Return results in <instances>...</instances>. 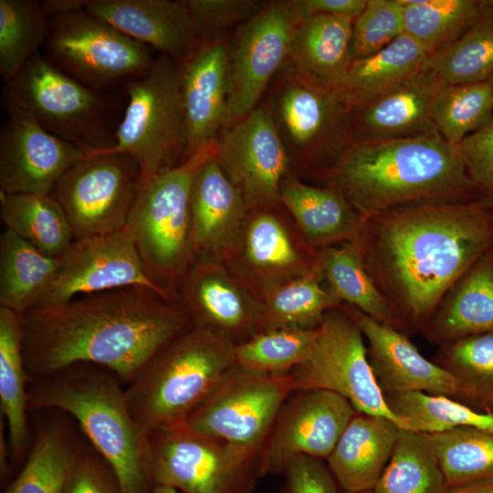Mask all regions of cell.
I'll use <instances>...</instances> for the list:
<instances>
[{
	"instance_id": "1",
	"label": "cell",
	"mask_w": 493,
	"mask_h": 493,
	"mask_svg": "<svg viewBox=\"0 0 493 493\" xmlns=\"http://www.w3.org/2000/svg\"><path fill=\"white\" fill-rule=\"evenodd\" d=\"M353 242L399 330L421 332L448 290L493 247V209L478 197L405 205L367 216Z\"/></svg>"
},
{
	"instance_id": "2",
	"label": "cell",
	"mask_w": 493,
	"mask_h": 493,
	"mask_svg": "<svg viewBox=\"0 0 493 493\" xmlns=\"http://www.w3.org/2000/svg\"><path fill=\"white\" fill-rule=\"evenodd\" d=\"M190 322L180 301L139 286L33 308L23 314L26 370L32 381L89 362L110 370L126 386Z\"/></svg>"
},
{
	"instance_id": "3",
	"label": "cell",
	"mask_w": 493,
	"mask_h": 493,
	"mask_svg": "<svg viewBox=\"0 0 493 493\" xmlns=\"http://www.w3.org/2000/svg\"><path fill=\"white\" fill-rule=\"evenodd\" d=\"M313 176L341 192L365 217L405 205L476 194L458 146L437 132L354 142Z\"/></svg>"
},
{
	"instance_id": "4",
	"label": "cell",
	"mask_w": 493,
	"mask_h": 493,
	"mask_svg": "<svg viewBox=\"0 0 493 493\" xmlns=\"http://www.w3.org/2000/svg\"><path fill=\"white\" fill-rule=\"evenodd\" d=\"M28 411L70 415L114 471L123 493H152L148 434L133 418L125 385L110 370L78 362L27 385Z\"/></svg>"
},
{
	"instance_id": "5",
	"label": "cell",
	"mask_w": 493,
	"mask_h": 493,
	"mask_svg": "<svg viewBox=\"0 0 493 493\" xmlns=\"http://www.w3.org/2000/svg\"><path fill=\"white\" fill-rule=\"evenodd\" d=\"M236 343L190 324L125 386L129 409L150 432L184 422L236 368Z\"/></svg>"
},
{
	"instance_id": "6",
	"label": "cell",
	"mask_w": 493,
	"mask_h": 493,
	"mask_svg": "<svg viewBox=\"0 0 493 493\" xmlns=\"http://www.w3.org/2000/svg\"><path fill=\"white\" fill-rule=\"evenodd\" d=\"M260 103L270 114L297 175L326 169L354 142L351 109L339 90L288 59Z\"/></svg>"
},
{
	"instance_id": "7",
	"label": "cell",
	"mask_w": 493,
	"mask_h": 493,
	"mask_svg": "<svg viewBox=\"0 0 493 493\" xmlns=\"http://www.w3.org/2000/svg\"><path fill=\"white\" fill-rule=\"evenodd\" d=\"M214 152L213 143L142 181L127 223L150 278L177 299L178 287L194 264L190 247L192 184L199 166Z\"/></svg>"
},
{
	"instance_id": "8",
	"label": "cell",
	"mask_w": 493,
	"mask_h": 493,
	"mask_svg": "<svg viewBox=\"0 0 493 493\" xmlns=\"http://www.w3.org/2000/svg\"><path fill=\"white\" fill-rule=\"evenodd\" d=\"M3 95L5 108L29 114L47 131L88 153L114 143L109 98L69 76L46 56L36 54L5 83Z\"/></svg>"
},
{
	"instance_id": "9",
	"label": "cell",
	"mask_w": 493,
	"mask_h": 493,
	"mask_svg": "<svg viewBox=\"0 0 493 493\" xmlns=\"http://www.w3.org/2000/svg\"><path fill=\"white\" fill-rule=\"evenodd\" d=\"M180 82L181 63L161 54L146 75L124 88L128 103L112 147L93 152L131 155L142 181L184 161L187 140Z\"/></svg>"
},
{
	"instance_id": "10",
	"label": "cell",
	"mask_w": 493,
	"mask_h": 493,
	"mask_svg": "<svg viewBox=\"0 0 493 493\" xmlns=\"http://www.w3.org/2000/svg\"><path fill=\"white\" fill-rule=\"evenodd\" d=\"M153 486L182 493H251L261 477L257 456L185 422L148 434Z\"/></svg>"
},
{
	"instance_id": "11",
	"label": "cell",
	"mask_w": 493,
	"mask_h": 493,
	"mask_svg": "<svg viewBox=\"0 0 493 493\" xmlns=\"http://www.w3.org/2000/svg\"><path fill=\"white\" fill-rule=\"evenodd\" d=\"M45 46L50 61L99 91L125 88L146 75L155 62L147 46L85 9L49 16Z\"/></svg>"
},
{
	"instance_id": "12",
	"label": "cell",
	"mask_w": 493,
	"mask_h": 493,
	"mask_svg": "<svg viewBox=\"0 0 493 493\" xmlns=\"http://www.w3.org/2000/svg\"><path fill=\"white\" fill-rule=\"evenodd\" d=\"M364 341L358 325L341 307L329 310L318 326L309 356L289 372L295 391H330L347 399L358 412L385 417L400 429L413 430L387 405Z\"/></svg>"
},
{
	"instance_id": "13",
	"label": "cell",
	"mask_w": 493,
	"mask_h": 493,
	"mask_svg": "<svg viewBox=\"0 0 493 493\" xmlns=\"http://www.w3.org/2000/svg\"><path fill=\"white\" fill-rule=\"evenodd\" d=\"M304 17L299 0L264 1L252 17L230 32L224 126L236 122L260 104L288 59L295 30Z\"/></svg>"
},
{
	"instance_id": "14",
	"label": "cell",
	"mask_w": 493,
	"mask_h": 493,
	"mask_svg": "<svg viewBox=\"0 0 493 493\" xmlns=\"http://www.w3.org/2000/svg\"><path fill=\"white\" fill-rule=\"evenodd\" d=\"M295 392L287 373L237 368L184 421L259 458L277 415Z\"/></svg>"
},
{
	"instance_id": "15",
	"label": "cell",
	"mask_w": 493,
	"mask_h": 493,
	"mask_svg": "<svg viewBox=\"0 0 493 493\" xmlns=\"http://www.w3.org/2000/svg\"><path fill=\"white\" fill-rule=\"evenodd\" d=\"M141 183L140 167L131 155L91 152L65 173L51 194L75 239H80L127 226Z\"/></svg>"
},
{
	"instance_id": "16",
	"label": "cell",
	"mask_w": 493,
	"mask_h": 493,
	"mask_svg": "<svg viewBox=\"0 0 493 493\" xmlns=\"http://www.w3.org/2000/svg\"><path fill=\"white\" fill-rule=\"evenodd\" d=\"M259 299L318 268V250L303 238L281 203L249 208L241 234L223 262Z\"/></svg>"
},
{
	"instance_id": "17",
	"label": "cell",
	"mask_w": 493,
	"mask_h": 493,
	"mask_svg": "<svg viewBox=\"0 0 493 493\" xmlns=\"http://www.w3.org/2000/svg\"><path fill=\"white\" fill-rule=\"evenodd\" d=\"M215 156L249 208L280 202L285 178L293 173L285 145L267 110L260 103L218 132Z\"/></svg>"
},
{
	"instance_id": "18",
	"label": "cell",
	"mask_w": 493,
	"mask_h": 493,
	"mask_svg": "<svg viewBox=\"0 0 493 493\" xmlns=\"http://www.w3.org/2000/svg\"><path fill=\"white\" fill-rule=\"evenodd\" d=\"M58 258L55 279L35 308L60 305L79 295L132 286L148 288L167 300L179 301L150 278L127 226L75 239Z\"/></svg>"
},
{
	"instance_id": "19",
	"label": "cell",
	"mask_w": 493,
	"mask_h": 493,
	"mask_svg": "<svg viewBox=\"0 0 493 493\" xmlns=\"http://www.w3.org/2000/svg\"><path fill=\"white\" fill-rule=\"evenodd\" d=\"M356 412L347 399L330 391L293 392L259 455L261 477L282 473L288 460L299 455L327 459Z\"/></svg>"
},
{
	"instance_id": "20",
	"label": "cell",
	"mask_w": 493,
	"mask_h": 493,
	"mask_svg": "<svg viewBox=\"0 0 493 493\" xmlns=\"http://www.w3.org/2000/svg\"><path fill=\"white\" fill-rule=\"evenodd\" d=\"M0 131V192L51 194L65 173L89 153L42 127L29 114L5 108Z\"/></svg>"
},
{
	"instance_id": "21",
	"label": "cell",
	"mask_w": 493,
	"mask_h": 493,
	"mask_svg": "<svg viewBox=\"0 0 493 493\" xmlns=\"http://www.w3.org/2000/svg\"><path fill=\"white\" fill-rule=\"evenodd\" d=\"M177 296L191 323L216 331L236 344L261 330V300L223 262L194 263Z\"/></svg>"
},
{
	"instance_id": "22",
	"label": "cell",
	"mask_w": 493,
	"mask_h": 493,
	"mask_svg": "<svg viewBox=\"0 0 493 493\" xmlns=\"http://www.w3.org/2000/svg\"><path fill=\"white\" fill-rule=\"evenodd\" d=\"M341 308L362 332L371 368L383 393L423 392L455 397L456 383L453 375L423 356L405 333L353 307Z\"/></svg>"
},
{
	"instance_id": "23",
	"label": "cell",
	"mask_w": 493,
	"mask_h": 493,
	"mask_svg": "<svg viewBox=\"0 0 493 493\" xmlns=\"http://www.w3.org/2000/svg\"><path fill=\"white\" fill-rule=\"evenodd\" d=\"M248 211L214 152L199 166L192 184L190 247L194 263L224 262L241 234Z\"/></svg>"
},
{
	"instance_id": "24",
	"label": "cell",
	"mask_w": 493,
	"mask_h": 493,
	"mask_svg": "<svg viewBox=\"0 0 493 493\" xmlns=\"http://www.w3.org/2000/svg\"><path fill=\"white\" fill-rule=\"evenodd\" d=\"M229 34L202 39L195 52L181 63L186 158L213 144L224 127L228 98Z\"/></svg>"
},
{
	"instance_id": "25",
	"label": "cell",
	"mask_w": 493,
	"mask_h": 493,
	"mask_svg": "<svg viewBox=\"0 0 493 493\" xmlns=\"http://www.w3.org/2000/svg\"><path fill=\"white\" fill-rule=\"evenodd\" d=\"M85 10L180 63L202 42L195 20L183 0H87Z\"/></svg>"
},
{
	"instance_id": "26",
	"label": "cell",
	"mask_w": 493,
	"mask_h": 493,
	"mask_svg": "<svg viewBox=\"0 0 493 493\" xmlns=\"http://www.w3.org/2000/svg\"><path fill=\"white\" fill-rule=\"evenodd\" d=\"M442 84L424 67L396 87L351 110L354 142L409 139L436 133L431 105Z\"/></svg>"
},
{
	"instance_id": "27",
	"label": "cell",
	"mask_w": 493,
	"mask_h": 493,
	"mask_svg": "<svg viewBox=\"0 0 493 493\" xmlns=\"http://www.w3.org/2000/svg\"><path fill=\"white\" fill-rule=\"evenodd\" d=\"M280 202L316 250L354 241L366 220L341 192L308 184L294 172L282 183Z\"/></svg>"
},
{
	"instance_id": "28",
	"label": "cell",
	"mask_w": 493,
	"mask_h": 493,
	"mask_svg": "<svg viewBox=\"0 0 493 493\" xmlns=\"http://www.w3.org/2000/svg\"><path fill=\"white\" fill-rule=\"evenodd\" d=\"M26 462L4 493H63L70 469L88 440L63 411L44 410Z\"/></svg>"
},
{
	"instance_id": "29",
	"label": "cell",
	"mask_w": 493,
	"mask_h": 493,
	"mask_svg": "<svg viewBox=\"0 0 493 493\" xmlns=\"http://www.w3.org/2000/svg\"><path fill=\"white\" fill-rule=\"evenodd\" d=\"M493 332V247L456 282L421 333L439 346Z\"/></svg>"
},
{
	"instance_id": "30",
	"label": "cell",
	"mask_w": 493,
	"mask_h": 493,
	"mask_svg": "<svg viewBox=\"0 0 493 493\" xmlns=\"http://www.w3.org/2000/svg\"><path fill=\"white\" fill-rule=\"evenodd\" d=\"M399 430L385 417L356 412L326 459L343 491L374 488L390 460Z\"/></svg>"
},
{
	"instance_id": "31",
	"label": "cell",
	"mask_w": 493,
	"mask_h": 493,
	"mask_svg": "<svg viewBox=\"0 0 493 493\" xmlns=\"http://www.w3.org/2000/svg\"><path fill=\"white\" fill-rule=\"evenodd\" d=\"M23 314L0 307V406L10 456H27L32 431L27 419V375L23 356Z\"/></svg>"
},
{
	"instance_id": "32",
	"label": "cell",
	"mask_w": 493,
	"mask_h": 493,
	"mask_svg": "<svg viewBox=\"0 0 493 493\" xmlns=\"http://www.w3.org/2000/svg\"><path fill=\"white\" fill-rule=\"evenodd\" d=\"M352 25V20L328 15L305 16L295 30L288 60L338 89L351 61Z\"/></svg>"
},
{
	"instance_id": "33",
	"label": "cell",
	"mask_w": 493,
	"mask_h": 493,
	"mask_svg": "<svg viewBox=\"0 0 493 493\" xmlns=\"http://www.w3.org/2000/svg\"><path fill=\"white\" fill-rule=\"evenodd\" d=\"M427 58L425 50L404 33L378 52L352 60L338 90L353 110L420 71Z\"/></svg>"
},
{
	"instance_id": "34",
	"label": "cell",
	"mask_w": 493,
	"mask_h": 493,
	"mask_svg": "<svg viewBox=\"0 0 493 493\" xmlns=\"http://www.w3.org/2000/svg\"><path fill=\"white\" fill-rule=\"evenodd\" d=\"M58 262L5 229L0 236V307L21 314L35 308L52 285Z\"/></svg>"
},
{
	"instance_id": "35",
	"label": "cell",
	"mask_w": 493,
	"mask_h": 493,
	"mask_svg": "<svg viewBox=\"0 0 493 493\" xmlns=\"http://www.w3.org/2000/svg\"><path fill=\"white\" fill-rule=\"evenodd\" d=\"M318 270L330 294L376 321L399 330L393 310L368 272L356 244L318 250Z\"/></svg>"
},
{
	"instance_id": "36",
	"label": "cell",
	"mask_w": 493,
	"mask_h": 493,
	"mask_svg": "<svg viewBox=\"0 0 493 493\" xmlns=\"http://www.w3.org/2000/svg\"><path fill=\"white\" fill-rule=\"evenodd\" d=\"M0 218L5 229L52 257H61L75 240L68 218L52 194L0 192Z\"/></svg>"
},
{
	"instance_id": "37",
	"label": "cell",
	"mask_w": 493,
	"mask_h": 493,
	"mask_svg": "<svg viewBox=\"0 0 493 493\" xmlns=\"http://www.w3.org/2000/svg\"><path fill=\"white\" fill-rule=\"evenodd\" d=\"M425 67L445 84L487 81L493 72V5L481 1L471 24Z\"/></svg>"
},
{
	"instance_id": "38",
	"label": "cell",
	"mask_w": 493,
	"mask_h": 493,
	"mask_svg": "<svg viewBox=\"0 0 493 493\" xmlns=\"http://www.w3.org/2000/svg\"><path fill=\"white\" fill-rule=\"evenodd\" d=\"M435 362L455 378L454 399L477 411L493 413V332L440 346Z\"/></svg>"
},
{
	"instance_id": "39",
	"label": "cell",
	"mask_w": 493,
	"mask_h": 493,
	"mask_svg": "<svg viewBox=\"0 0 493 493\" xmlns=\"http://www.w3.org/2000/svg\"><path fill=\"white\" fill-rule=\"evenodd\" d=\"M447 488L425 433L400 429L374 493H444Z\"/></svg>"
},
{
	"instance_id": "40",
	"label": "cell",
	"mask_w": 493,
	"mask_h": 493,
	"mask_svg": "<svg viewBox=\"0 0 493 493\" xmlns=\"http://www.w3.org/2000/svg\"><path fill=\"white\" fill-rule=\"evenodd\" d=\"M260 300V331L280 328L316 329L329 310L341 307L327 288L318 268L272 289Z\"/></svg>"
},
{
	"instance_id": "41",
	"label": "cell",
	"mask_w": 493,
	"mask_h": 493,
	"mask_svg": "<svg viewBox=\"0 0 493 493\" xmlns=\"http://www.w3.org/2000/svg\"><path fill=\"white\" fill-rule=\"evenodd\" d=\"M49 32V16L42 2L0 0V74L15 79L38 53Z\"/></svg>"
},
{
	"instance_id": "42",
	"label": "cell",
	"mask_w": 493,
	"mask_h": 493,
	"mask_svg": "<svg viewBox=\"0 0 493 493\" xmlns=\"http://www.w3.org/2000/svg\"><path fill=\"white\" fill-rule=\"evenodd\" d=\"M383 395L390 410L414 431L434 434L471 427L493 434V413L477 411L452 397L423 392Z\"/></svg>"
},
{
	"instance_id": "43",
	"label": "cell",
	"mask_w": 493,
	"mask_h": 493,
	"mask_svg": "<svg viewBox=\"0 0 493 493\" xmlns=\"http://www.w3.org/2000/svg\"><path fill=\"white\" fill-rule=\"evenodd\" d=\"M492 117L493 91L487 81L443 83L431 105L436 131L456 145L486 126Z\"/></svg>"
},
{
	"instance_id": "44",
	"label": "cell",
	"mask_w": 493,
	"mask_h": 493,
	"mask_svg": "<svg viewBox=\"0 0 493 493\" xmlns=\"http://www.w3.org/2000/svg\"><path fill=\"white\" fill-rule=\"evenodd\" d=\"M404 34L428 57L454 41L474 20L481 1L400 0Z\"/></svg>"
},
{
	"instance_id": "45",
	"label": "cell",
	"mask_w": 493,
	"mask_h": 493,
	"mask_svg": "<svg viewBox=\"0 0 493 493\" xmlns=\"http://www.w3.org/2000/svg\"><path fill=\"white\" fill-rule=\"evenodd\" d=\"M426 435L447 487L493 478V434L456 427Z\"/></svg>"
},
{
	"instance_id": "46",
	"label": "cell",
	"mask_w": 493,
	"mask_h": 493,
	"mask_svg": "<svg viewBox=\"0 0 493 493\" xmlns=\"http://www.w3.org/2000/svg\"><path fill=\"white\" fill-rule=\"evenodd\" d=\"M316 329L280 328L260 331L236 344V365L262 373H287L309 356Z\"/></svg>"
},
{
	"instance_id": "47",
	"label": "cell",
	"mask_w": 493,
	"mask_h": 493,
	"mask_svg": "<svg viewBox=\"0 0 493 493\" xmlns=\"http://www.w3.org/2000/svg\"><path fill=\"white\" fill-rule=\"evenodd\" d=\"M404 33L400 0H367L352 25L351 60L378 52Z\"/></svg>"
},
{
	"instance_id": "48",
	"label": "cell",
	"mask_w": 493,
	"mask_h": 493,
	"mask_svg": "<svg viewBox=\"0 0 493 493\" xmlns=\"http://www.w3.org/2000/svg\"><path fill=\"white\" fill-rule=\"evenodd\" d=\"M192 13L202 39L227 35L262 6L258 0H183Z\"/></svg>"
},
{
	"instance_id": "49",
	"label": "cell",
	"mask_w": 493,
	"mask_h": 493,
	"mask_svg": "<svg viewBox=\"0 0 493 493\" xmlns=\"http://www.w3.org/2000/svg\"><path fill=\"white\" fill-rule=\"evenodd\" d=\"M457 146L477 197L493 209V117Z\"/></svg>"
},
{
	"instance_id": "50",
	"label": "cell",
	"mask_w": 493,
	"mask_h": 493,
	"mask_svg": "<svg viewBox=\"0 0 493 493\" xmlns=\"http://www.w3.org/2000/svg\"><path fill=\"white\" fill-rule=\"evenodd\" d=\"M63 493H123L110 464L88 442L74 462Z\"/></svg>"
},
{
	"instance_id": "51",
	"label": "cell",
	"mask_w": 493,
	"mask_h": 493,
	"mask_svg": "<svg viewBox=\"0 0 493 493\" xmlns=\"http://www.w3.org/2000/svg\"><path fill=\"white\" fill-rule=\"evenodd\" d=\"M283 493H338V483L323 459L299 455L286 464Z\"/></svg>"
},
{
	"instance_id": "52",
	"label": "cell",
	"mask_w": 493,
	"mask_h": 493,
	"mask_svg": "<svg viewBox=\"0 0 493 493\" xmlns=\"http://www.w3.org/2000/svg\"><path fill=\"white\" fill-rule=\"evenodd\" d=\"M367 0H299L305 16L328 15L354 20L363 10Z\"/></svg>"
},
{
	"instance_id": "53",
	"label": "cell",
	"mask_w": 493,
	"mask_h": 493,
	"mask_svg": "<svg viewBox=\"0 0 493 493\" xmlns=\"http://www.w3.org/2000/svg\"><path fill=\"white\" fill-rule=\"evenodd\" d=\"M87 0H47L42 2L47 14L53 15L85 9Z\"/></svg>"
},
{
	"instance_id": "54",
	"label": "cell",
	"mask_w": 493,
	"mask_h": 493,
	"mask_svg": "<svg viewBox=\"0 0 493 493\" xmlns=\"http://www.w3.org/2000/svg\"><path fill=\"white\" fill-rule=\"evenodd\" d=\"M444 493H493V478L447 487Z\"/></svg>"
},
{
	"instance_id": "55",
	"label": "cell",
	"mask_w": 493,
	"mask_h": 493,
	"mask_svg": "<svg viewBox=\"0 0 493 493\" xmlns=\"http://www.w3.org/2000/svg\"><path fill=\"white\" fill-rule=\"evenodd\" d=\"M152 493H181L176 488L166 485H155Z\"/></svg>"
},
{
	"instance_id": "56",
	"label": "cell",
	"mask_w": 493,
	"mask_h": 493,
	"mask_svg": "<svg viewBox=\"0 0 493 493\" xmlns=\"http://www.w3.org/2000/svg\"><path fill=\"white\" fill-rule=\"evenodd\" d=\"M487 82L488 83V85L490 86V88H491V89L493 91V72L491 73V75L488 79Z\"/></svg>"
},
{
	"instance_id": "57",
	"label": "cell",
	"mask_w": 493,
	"mask_h": 493,
	"mask_svg": "<svg viewBox=\"0 0 493 493\" xmlns=\"http://www.w3.org/2000/svg\"><path fill=\"white\" fill-rule=\"evenodd\" d=\"M342 493H374V492L373 490H367V491H359V492L343 491Z\"/></svg>"
},
{
	"instance_id": "58",
	"label": "cell",
	"mask_w": 493,
	"mask_h": 493,
	"mask_svg": "<svg viewBox=\"0 0 493 493\" xmlns=\"http://www.w3.org/2000/svg\"><path fill=\"white\" fill-rule=\"evenodd\" d=\"M488 2L491 5H493V0H488Z\"/></svg>"
}]
</instances>
